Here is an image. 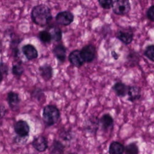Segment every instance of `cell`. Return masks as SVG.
Returning a JSON list of instances; mask_svg holds the SVG:
<instances>
[{
    "mask_svg": "<svg viewBox=\"0 0 154 154\" xmlns=\"http://www.w3.org/2000/svg\"><path fill=\"white\" fill-rule=\"evenodd\" d=\"M31 18L35 25L41 27L46 26L52 20L51 10L43 4L35 5L31 10Z\"/></svg>",
    "mask_w": 154,
    "mask_h": 154,
    "instance_id": "1",
    "label": "cell"
},
{
    "mask_svg": "<svg viewBox=\"0 0 154 154\" xmlns=\"http://www.w3.org/2000/svg\"><path fill=\"white\" fill-rule=\"evenodd\" d=\"M61 112L58 108L54 105H46L42 111V120L46 128L52 126L60 120Z\"/></svg>",
    "mask_w": 154,
    "mask_h": 154,
    "instance_id": "2",
    "label": "cell"
},
{
    "mask_svg": "<svg viewBox=\"0 0 154 154\" xmlns=\"http://www.w3.org/2000/svg\"><path fill=\"white\" fill-rule=\"evenodd\" d=\"M114 14L118 16H125L131 10L129 0H114L112 6Z\"/></svg>",
    "mask_w": 154,
    "mask_h": 154,
    "instance_id": "3",
    "label": "cell"
},
{
    "mask_svg": "<svg viewBox=\"0 0 154 154\" xmlns=\"http://www.w3.org/2000/svg\"><path fill=\"white\" fill-rule=\"evenodd\" d=\"M13 129L17 137L28 138L30 132V126L28 122L23 120H19L13 125Z\"/></svg>",
    "mask_w": 154,
    "mask_h": 154,
    "instance_id": "4",
    "label": "cell"
},
{
    "mask_svg": "<svg viewBox=\"0 0 154 154\" xmlns=\"http://www.w3.org/2000/svg\"><path fill=\"white\" fill-rule=\"evenodd\" d=\"M134 33L131 28L119 29L116 33V37L125 45H129L134 39Z\"/></svg>",
    "mask_w": 154,
    "mask_h": 154,
    "instance_id": "5",
    "label": "cell"
},
{
    "mask_svg": "<svg viewBox=\"0 0 154 154\" xmlns=\"http://www.w3.org/2000/svg\"><path fill=\"white\" fill-rule=\"evenodd\" d=\"M81 55L85 63L92 62L96 57V48L92 44H88L84 46L80 50Z\"/></svg>",
    "mask_w": 154,
    "mask_h": 154,
    "instance_id": "6",
    "label": "cell"
},
{
    "mask_svg": "<svg viewBox=\"0 0 154 154\" xmlns=\"http://www.w3.org/2000/svg\"><path fill=\"white\" fill-rule=\"evenodd\" d=\"M6 100L10 109L13 111H18L20 109L21 98L19 93L10 91L7 94Z\"/></svg>",
    "mask_w": 154,
    "mask_h": 154,
    "instance_id": "7",
    "label": "cell"
},
{
    "mask_svg": "<svg viewBox=\"0 0 154 154\" xmlns=\"http://www.w3.org/2000/svg\"><path fill=\"white\" fill-rule=\"evenodd\" d=\"M73 20L74 15L69 11H60L55 16L57 23L63 26L69 25L73 22Z\"/></svg>",
    "mask_w": 154,
    "mask_h": 154,
    "instance_id": "8",
    "label": "cell"
},
{
    "mask_svg": "<svg viewBox=\"0 0 154 154\" xmlns=\"http://www.w3.org/2000/svg\"><path fill=\"white\" fill-rule=\"evenodd\" d=\"M31 145L38 152H44L49 147L47 138L41 135L34 138L31 142Z\"/></svg>",
    "mask_w": 154,
    "mask_h": 154,
    "instance_id": "9",
    "label": "cell"
},
{
    "mask_svg": "<svg viewBox=\"0 0 154 154\" xmlns=\"http://www.w3.org/2000/svg\"><path fill=\"white\" fill-rule=\"evenodd\" d=\"M99 119L96 116H91L85 120L84 129L89 133L96 134L99 126Z\"/></svg>",
    "mask_w": 154,
    "mask_h": 154,
    "instance_id": "10",
    "label": "cell"
},
{
    "mask_svg": "<svg viewBox=\"0 0 154 154\" xmlns=\"http://www.w3.org/2000/svg\"><path fill=\"white\" fill-rule=\"evenodd\" d=\"M21 50L26 58L29 61L35 60L38 56V53L36 48L31 44L28 43L24 45L22 47Z\"/></svg>",
    "mask_w": 154,
    "mask_h": 154,
    "instance_id": "11",
    "label": "cell"
},
{
    "mask_svg": "<svg viewBox=\"0 0 154 154\" xmlns=\"http://www.w3.org/2000/svg\"><path fill=\"white\" fill-rule=\"evenodd\" d=\"M69 61L73 66L79 68L85 63L80 52V50L75 49L72 51L69 55Z\"/></svg>",
    "mask_w": 154,
    "mask_h": 154,
    "instance_id": "12",
    "label": "cell"
},
{
    "mask_svg": "<svg viewBox=\"0 0 154 154\" xmlns=\"http://www.w3.org/2000/svg\"><path fill=\"white\" fill-rule=\"evenodd\" d=\"M99 123L103 131H108L112 129L114 125V119L109 114H104L99 119Z\"/></svg>",
    "mask_w": 154,
    "mask_h": 154,
    "instance_id": "13",
    "label": "cell"
},
{
    "mask_svg": "<svg viewBox=\"0 0 154 154\" xmlns=\"http://www.w3.org/2000/svg\"><path fill=\"white\" fill-rule=\"evenodd\" d=\"M129 85L126 84L119 81L116 82L112 87V90L116 93V94L119 97H125L128 94Z\"/></svg>",
    "mask_w": 154,
    "mask_h": 154,
    "instance_id": "14",
    "label": "cell"
},
{
    "mask_svg": "<svg viewBox=\"0 0 154 154\" xmlns=\"http://www.w3.org/2000/svg\"><path fill=\"white\" fill-rule=\"evenodd\" d=\"M52 52L59 62L63 63L66 58V48L63 44L56 45L52 49Z\"/></svg>",
    "mask_w": 154,
    "mask_h": 154,
    "instance_id": "15",
    "label": "cell"
},
{
    "mask_svg": "<svg viewBox=\"0 0 154 154\" xmlns=\"http://www.w3.org/2000/svg\"><path fill=\"white\" fill-rule=\"evenodd\" d=\"M38 71L40 76L45 81H49L53 76V68L48 64L40 66Z\"/></svg>",
    "mask_w": 154,
    "mask_h": 154,
    "instance_id": "16",
    "label": "cell"
},
{
    "mask_svg": "<svg viewBox=\"0 0 154 154\" xmlns=\"http://www.w3.org/2000/svg\"><path fill=\"white\" fill-rule=\"evenodd\" d=\"M65 147L64 144L60 140L55 139L49 147V152L50 154H64Z\"/></svg>",
    "mask_w": 154,
    "mask_h": 154,
    "instance_id": "17",
    "label": "cell"
},
{
    "mask_svg": "<svg viewBox=\"0 0 154 154\" xmlns=\"http://www.w3.org/2000/svg\"><path fill=\"white\" fill-rule=\"evenodd\" d=\"M141 88L138 86H129L128 92V100L131 102H134L139 100L141 96Z\"/></svg>",
    "mask_w": 154,
    "mask_h": 154,
    "instance_id": "18",
    "label": "cell"
},
{
    "mask_svg": "<svg viewBox=\"0 0 154 154\" xmlns=\"http://www.w3.org/2000/svg\"><path fill=\"white\" fill-rule=\"evenodd\" d=\"M124 151L125 147L120 142L112 141L110 143L108 150L109 154H123Z\"/></svg>",
    "mask_w": 154,
    "mask_h": 154,
    "instance_id": "19",
    "label": "cell"
},
{
    "mask_svg": "<svg viewBox=\"0 0 154 154\" xmlns=\"http://www.w3.org/2000/svg\"><path fill=\"white\" fill-rule=\"evenodd\" d=\"M51 34L52 40L55 42H60L62 39V31L61 29L57 26H51L48 29Z\"/></svg>",
    "mask_w": 154,
    "mask_h": 154,
    "instance_id": "20",
    "label": "cell"
},
{
    "mask_svg": "<svg viewBox=\"0 0 154 154\" xmlns=\"http://www.w3.org/2000/svg\"><path fill=\"white\" fill-rule=\"evenodd\" d=\"M11 43H10V49L12 52V55L13 57L17 58L19 56V48L18 46L21 42V39L16 35L11 36Z\"/></svg>",
    "mask_w": 154,
    "mask_h": 154,
    "instance_id": "21",
    "label": "cell"
},
{
    "mask_svg": "<svg viewBox=\"0 0 154 154\" xmlns=\"http://www.w3.org/2000/svg\"><path fill=\"white\" fill-rule=\"evenodd\" d=\"M24 67H23L20 62L13 65L11 68V72L17 79H19L21 77L24 72Z\"/></svg>",
    "mask_w": 154,
    "mask_h": 154,
    "instance_id": "22",
    "label": "cell"
},
{
    "mask_svg": "<svg viewBox=\"0 0 154 154\" xmlns=\"http://www.w3.org/2000/svg\"><path fill=\"white\" fill-rule=\"evenodd\" d=\"M38 37L39 40L45 44H48L51 42L52 37L51 34L48 30H42L38 32Z\"/></svg>",
    "mask_w": 154,
    "mask_h": 154,
    "instance_id": "23",
    "label": "cell"
},
{
    "mask_svg": "<svg viewBox=\"0 0 154 154\" xmlns=\"http://www.w3.org/2000/svg\"><path fill=\"white\" fill-rule=\"evenodd\" d=\"M139 60L140 57L138 54L134 51L129 52L127 56V61L131 66H134L138 64Z\"/></svg>",
    "mask_w": 154,
    "mask_h": 154,
    "instance_id": "24",
    "label": "cell"
},
{
    "mask_svg": "<svg viewBox=\"0 0 154 154\" xmlns=\"http://www.w3.org/2000/svg\"><path fill=\"white\" fill-rule=\"evenodd\" d=\"M31 97L37 101H40L45 97V93L41 88L36 87L31 91Z\"/></svg>",
    "mask_w": 154,
    "mask_h": 154,
    "instance_id": "25",
    "label": "cell"
},
{
    "mask_svg": "<svg viewBox=\"0 0 154 154\" xmlns=\"http://www.w3.org/2000/svg\"><path fill=\"white\" fill-rule=\"evenodd\" d=\"M125 154H138V147L135 143H131L125 147Z\"/></svg>",
    "mask_w": 154,
    "mask_h": 154,
    "instance_id": "26",
    "label": "cell"
},
{
    "mask_svg": "<svg viewBox=\"0 0 154 154\" xmlns=\"http://www.w3.org/2000/svg\"><path fill=\"white\" fill-rule=\"evenodd\" d=\"M144 55L147 57L149 60L154 62V45H147L143 52Z\"/></svg>",
    "mask_w": 154,
    "mask_h": 154,
    "instance_id": "27",
    "label": "cell"
},
{
    "mask_svg": "<svg viewBox=\"0 0 154 154\" xmlns=\"http://www.w3.org/2000/svg\"><path fill=\"white\" fill-rule=\"evenodd\" d=\"M59 137L64 141H70L73 138L72 132L70 129L61 130Z\"/></svg>",
    "mask_w": 154,
    "mask_h": 154,
    "instance_id": "28",
    "label": "cell"
},
{
    "mask_svg": "<svg viewBox=\"0 0 154 154\" xmlns=\"http://www.w3.org/2000/svg\"><path fill=\"white\" fill-rule=\"evenodd\" d=\"M113 2V0H98V2L100 6L105 10H108L112 8Z\"/></svg>",
    "mask_w": 154,
    "mask_h": 154,
    "instance_id": "29",
    "label": "cell"
},
{
    "mask_svg": "<svg viewBox=\"0 0 154 154\" xmlns=\"http://www.w3.org/2000/svg\"><path fill=\"white\" fill-rule=\"evenodd\" d=\"M146 16L149 20L154 22V5H151L147 9L146 11Z\"/></svg>",
    "mask_w": 154,
    "mask_h": 154,
    "instance_id": "30",
    "label": "cell"
},
{
    "mask_svg": "<svg viewBox=\"0 0 154 154\" xmlns=\"http://www.w3.org/2000/svg\"><path fill=\"white\" fill-rule=\"evenodd\" d=\"M8 66L7 63L4 62H1L0 63V72L4 75H8Z\"/></svg>",
    "mask_w": 154,
    "mask_h": 154,
    "instance_id": "31",
    "label": "cell"
},
{
    "mask_svg": "<svg viewBox=\"0 0 154 154\" xmlns=\"http://www.w3.org/2000/svg\"><path fill=\"white\" fill-rule=\"evenodd\" d=\"M7 112V109L4 104H0V119H2Z\"/></svg>",
    "mask_w": 154,
    "mask_h": 154,
    "instance_id": "32",
    "label": "cell"
},
{
    "mask_svg": "<svg viewBox=\"0 0 154 154\" xmlns=\"http://www.w3.org/2000/svg\"><path fill=\"white\" fill-rule=\"evenodd\" d=\"M111 54H112V56L113 57V58H114V60H117V59H118V58H119V55L117 54V53H116V52H115L112 51V52H111Z\"/></svg>",
    "mask_w": 154,
    "mask_h": 154,
    "instance_id": "33",
    "label": "cell"
},
{
    "mask_svg": "<svg viewBox=\"0 0 154 154\" xmlns=\"http://www.w3.org/2000/svg\"><path fill=\"white\" fill-rule=\"evenodd\" d=\"M3 78H4V76H3V75L0 72V83H1V82L3 80Z\"/></svg>",
    "mask_w": 154,
    "mask_h": 154,
    "instance_id": "34",
    "label": "cell"
},
{
    "mask_svg": "<svg viewBox=\"0 0 154 154\" xmlns=\"http://www.w3.org/2000/svg\"><path fill=\"white\" fill-rule=\"evenodd\" d=\"M69 154H75V153H73V152H72V153H69Z\"/></svg>",
    "mask_w": 154,
    "mask_h": 154,
    "instance_id": "35",
    "label": "cell"
}]
</instances>
